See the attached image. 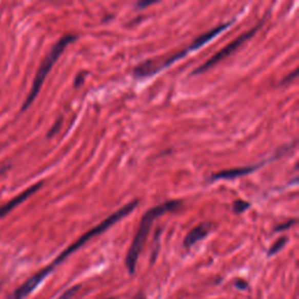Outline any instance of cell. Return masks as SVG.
Returning a JSON list of instances; mask_svg holds the SVG:
<instances>
[{"instance_id": "cell-1", "label": "cell", "mask_w": 299, "mask_h": 299, "mask_svg": "<svg viewBox=\"0 0 299 299\" xmlns=\"http://www.w3.org/2000/svg\"><path fill=\"white\" fill-rule=\"evenodd\" d=\"M138 205V201H132V202H129L128 205H125L124 207H122L121 209L117 210V212L112 213L111 215H109L107 218H105L104 221H102L99 223L98 226H96L95 228L90 229L89 231H87L86 234H83L81 237H79L77 241H75L71 246H69L67 249L62 252V254L58 256L57 258L54 260V262L52 264H49L48 267H46L45 269H42L39 272H36L34 276H32L31 278L26 281V286L29 290H35L37 286L40 285V283L42 281H44L46 277H47L50 272L54 270V268L58 265L60 263H62L63 261H65L67 257H68L69 255L73 254V252L76 251L77 249H79L82 246H84L89 240H91L92 237L97 236V235L102 234L103 231H105L107 229L110 228L113 225H115L116 222H118L122 218H124L129 215L130 213L132 212V210L137 207Z\"/></svg>"}, {"instance_id": "cell-2", "label": "cell", "mask_w": 299, "mask_h": 299, "mask_svg": "<svg viewBox=\"0 0 299 299\" xmlns=\"http://www.w3.org/2000/svg\"><path fill=\"white\" fill-rule=\"evenodd\" d=\"M180 206L181 201H166L164 204H160L155 206V207L151 208L150 210H147L144 215H143L139 223V228L137 230L136 236H134L131 246L129 248V251L126 254L125 258V265L130 275H132V273H134V270H136L138 257H139V254L142 252L143 248H144L147 235H149L151 227H152V223L154 222L155 218L160 217L163 214L167 212H174Z\"/></svg>"}, {"instance_id": "cell-3", "label": "cell", "mask_w": 299, "mask_h": 299, "mask_svg": "<svg viewBox=\"0 0 299 299\" xmlns=\"http://www.w3.org/2000/svg\"><path fill=\"white\" fill-rule=\"evenodd\" d=\"M75 40H76V35L74 34L63 35L61 39L53 46L52 49L49 50V53L46 55L44 61L41 62L39 69L36 71V75L34 77V81H33L31 90H29L27 98L25 99L23 107H21V111L27 110V109L31 107V104L34 102L37 94L40 92L42 84H44L46 77H47V75L49 74V71L52 70L53 66L55 65V62L58 60V57L61 56V54L63 53V50L67 48V46Z\"/></svg>"}, {"instance_id": "cell-4", "label": "cell", "mask_w": 299, "mask_h": 299, "mask_svg": "<svg viewBox=\"0 0 299 299\" xmlns=\"http://www.w3.org/2000/svg\"><path fill=\"white\" fill-rule=\"evenodd\" d=\"M263 25V21H261L260 24L256 25V26L252 27L251 29H249V31L246 32V33H243L242 35H240L238 37H236L234 41H231L230 44H228L226 46L225 48H222L221 50H218V52L216 54H214V55L208 58L207 61H206L205 63H202V65L199 67V68H196L194 71H193V75H197V74H202V73H205L206 70H208L212 68V67H214L216 65V63H218L220 61L222 60H225L226 57H228L230 56L231 54H233L235 50H236L238 47H241V46L244 44V42H247L248 40L250 39V37L254 36L256 33H257L258 29L261 28V26Z\"/></svg>"}, {"instance_id": "cell-5", "label": "cell", "mask_w": 299, "mask_h": 299, "mask_svg": "<svg viewBox=\"0 0 299 299\" xmlns=\"http://www.w3.org/2000/svg\"><path fill=\"white\" fill-rule=\"evenodd\" d=\"M265 163H261L258 165H254V166H248V167H240V168H231V170H226V171H221L217 172V173H214L210 176V180H229V179H235V178H240L242 175H247L250 174L252 172H255L256 170H258V167L264 165Z\"/></svg>"}, {"instance_id": "cell-6", "label": "cell", "mask_w": 299, "mask_h": 299, "mask_svg": "<svg viewBox=\"0 0 299 299\" xmlns=\"http://www.w3.org/2000/svg\"><path fill=\"white\" fill-rule=\"evenodd\" d=\"M41 186H42V183H37L35 185H33L32 187H29L28 189H26V191L21 193V194H19L18 196H15L14 199H12L11 201H8L7 204L2 206V207H0V217L5 216L6 214L10 213L12 209H14L16 206H19L21 202L26 201L29 196L34 194L35 192L39 191V189L41 188Z\"/></svg>"}, {"instance_id": "cell-7", "label": "cell", "mask_w": 299, "mask_h": 299, "mask_svg": "<svg viewBox=\"0 0 299 299\" xmlns=\"http://www.w3.org/2000/svg\"><path fill=\"white\" fill-rule=\"evenodd\" d=\"M212 229V225L210 223H200L199 226H196L193 228L189 233L187 234V236L184 240V247L185 248H191L192 246H194L196 242L201 241L202 238H205L207 236L208 233Z\"/></svg>"}, {"instance_id": "cell-8", "label": "cell", "mask_w": 299, "mask_h": 299, "mask_svg": "<svg viewBox=\"0 0 299 299\" xmlns=\"http://www.w3.org/2000/svg\"><path fill=\"white\" fill-rule=\"evenodd\" d=\"M286 242H288V237H285V236L277 240V241L272 244L270 249H269L268 256H272V255L277 254V252H278L282 249V248H283L285 246Z\"/></svg>"}, {"instance_id": "cell-9", "label": "cell", "mask_w": 299, "mask_h": 299, "mask_svg": "<svg viewBox=\"0 0 299 299\" xmlns=\"http://www.w3.org/2000/svg\"><path fill=\"white\" fill-rule=\"evenodd\" d=\"M249 207H250V205L243 200L235 201L234 205H233V209L235 210V213H237V214L243 213L244 210H247Z\"/></svg>"}, {"instance_id": "cell-10", "label": "cell", "mask_w": 299, "mask_h": 299, "mask_svg": "<svg viewBox=\"0 0 299 299\" xmlns=\"http://www.w3.org/2000/svg\"><path fill=\"white\" fill-rule=\"evenodd\" d=\"M78 289H79V285L73 286V288H70L69 290H67L65 293H62L61 296L58 297L57 299H71V298H73L74 294L78 291Z\"/></svg>"}, {"instance_id": "cell-11", "label": "cell", "mask_w": 299, "mask_h": 299, "mask_svg": "<svg viewBox=\"0 0 299 299\" xmlns=\"http://www.w3.org/2000/svg\"><path fill=\"white\" fill-rule=\"evenodd\" d=\"M294 223H296V220H290V221H286L285 223H283V225H280V226H277L275 230L276 231H282V230H285V229H288L290 228V227H292Z\"/></svg>"}, {"instance_id": "cell-12", "label": "cell", "mask_w": 299, "mask_h": 299, "mask_svg": "<svg viewBox=\"0 0 299 299\" xmlns=\"http://www.w3.org/2000/svg\"><path fill=\"white\" fill-rule=\"evenodd\" d=\"M61 124H62V119H61V118L58 119L57 122H55V124H54L53 128L50 129V131L48 132V137H52V136H54V134H55V133L58 131V129H60Z\"/></svg>"}, {"instance_id": "cell-13", "label": "cell", "mask_w": 299, "mask_h": 299, "mask_svg": "<svg viewBox=\"0 0 299 299\" xmlns=\"http://www.w3.org/2000/svg\"><path fill=\"white\" fill-rule=\"evenodd\" d=\"M153 4H155V2H141V3H138V4H137V7L144 8V7H146V6L153 5Z\"/></svg>"}, {"instance_id": "cell-14", "label": "cell", "mask_w": 299, "mask_h": 299, "mask_svg": "<svg viewBox=\"0 0 299 299\" xmlns=\"http://www.w3.org/2000/svg\"><path fill=\"white\" fill-rule=\"evenodd\" d=\"M296 76H297V70H294L292 74H290L289 76H286V77L283 79V81H282V83H285V82H288V81H291V79L294 78Z\"/></svg>"}, {"instance_id": "cell-15", "label": "cell", "mask_w": 299, "mask_h": 299, "mask_svg": "<svg viewBox=\"0 0 299 299\" xmlns=\"http://www.w3.org/2000/svg\"><path fill=\"white\" fill-rule=\"evenodd\" d=\"M84 79V77H83V75H78V76L76 77V79H75L74 81V87H78L79 84L82 83V81Z\"/></svg>"}, {"instance_id": "cell-16", "label": "cell", "mask_w": 299, "mask_h": 299, "mask_svg": "<svg viewBox=\"0 0 299 299\" xmlns=\"http://www.w3.org/2000/svg\"><path fill=\"white\" fill-rule=\"evenodd\" d=\"M235 284H236V286L240 289H246L247 288V283H246V282H243V281H236V282H235Z\"/></svg>"}, {"instance_id": "cell-17", "label": "cell", "mask_w": 299, "mask_h": 299, "mask_svg": "<svg viewBox=\"0 0 299 299\" xmlns=\"http://www.w3.org/2000/svg\"><path fill=\"white\" fill-rule=\"evenodd\" d=\"M133 299H146V297L144 296V293H137Z\"/></svg>"}, {"instance_id": "cell-18", "label": "cell", "mask_w": 299, "mask_h": 299, "mask_svg": "<svg viewBox=\"0 0 299 299\" xmlns=\"http://www.w3.org/2000/svg\"><path fill=\"white\" fill-rule=\"evenodd\" d=\"M110 299H113V298H110Z\"/></svg>"}]
</instances>
